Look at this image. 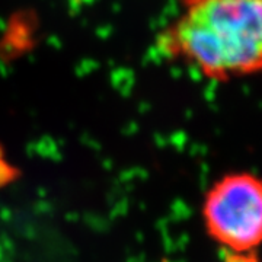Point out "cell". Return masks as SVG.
<instances>
[{
	"label": "cell",
	"instance_id": "277c9868",
	"mask_svg": "<svg viewBox=\"0 0 262 262\" xmlns=\"http://www.w3.org/2000/svg\"><path fill=\"white\" fill-rule=\"evenodd\" d=\"M16 175H18L16 169L13 168L9 162L5 159V156L0 151V187H5L6 184L12 182Z\"/></svg>",
	"mask_w": 262,
	"mask_h": 262
},
{
	"label": "cell",
	"instance_id": "3957f363",
	"mask_svg": "<svg viewBox=\"0 0 262 262\" xmlns=\"http://www.w3.org/2000/svg\"><path fill=\"white\" fill-rule=\"evenodd\" d=\"M223 262H261L258 251H227Z\"/></svg>",
	"mask_w": 262,
	"mask_h": 262
},
{
	"label": "cell",
	"instance_id": "6da1fadb",
	"mask_svg": "<svg viewBox=\"0 0 262 262\" xmlns=\"http://www.w3.org/2000/svg\"><path fill=\"white\" fill-rule=\"evenodd\" d=\"M158 47L214 82L259 75L262 0H182Z\"/></svg>",
	"mask_w": 262,
	"mask_h": 262
},
{
	"label": "cell",
	"instance_id": "7a4b0ae2",
	"mask_svg": "<svg viewBox=\"0 0 262 262\" xmlns=\"http://www.w3.org/2000/svg\"><path fill=\"white\" fill-rule=\"evenodd\" d=\"M203 220L227 251H256L262 245V178L234 172L215 181L204 196Z\"/></svg>",
	"mask_w": 262,
	"mask_h": 262
}]
</instances>
